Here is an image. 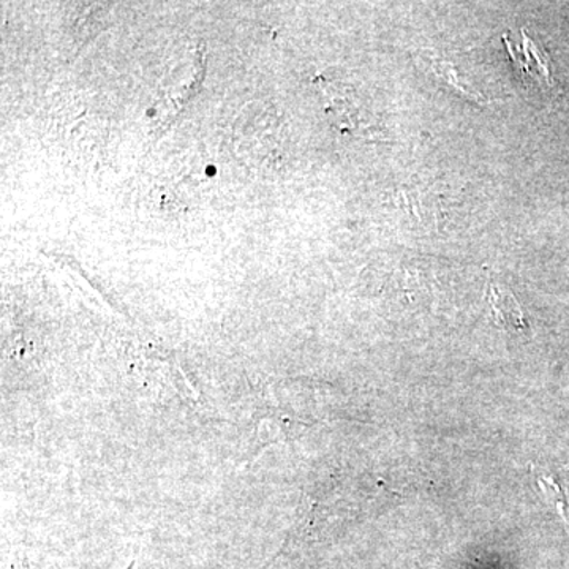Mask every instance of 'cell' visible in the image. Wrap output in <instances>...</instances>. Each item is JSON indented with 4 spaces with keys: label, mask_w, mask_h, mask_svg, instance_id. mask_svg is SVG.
<instances>
[{
    "label": "cell",
    "mask_w": 569,
    "mask_h": 569,
    "mask_svg": "<svg viewBox=\"0 0 569 569\" xmlns=\"http://www.w3.org/2000/svg\"><path fill=\"white\" fill-rule=\"evenodd\" d=\"M537 479L542 493L569 527V490L552 477H538Z\"/></svg>",
    "instance_id": "3957f363"
},
{
    "label": "cell",
    "mask_w": 569,
    "mask_h": 569,
    "mask_svg": "<svg viewBox=\"0 0 569 569\" xmlns=\"http://www.w3.org/2000/svg\"><path fill=\"white\" fill-rule=\"evenodd\" d=\"M522 36L523 44L520 50L512 48L511 44L508 43V50L511 52L512 59L519 63L523 73L529 74L531 78H537V80L550 82L549 56L542 51L541 47L535 44L533 41L526 36V32H523Z\"/></svg>",
    "instance_id": "6da1fadb"
},
{
    "label": "cell",
    "mask_w": 569,
    "mask_h": 569,
    "mask_svg": "<svg viewBox=\"0 0 569 569\" xmlns=\"http://www.w3.org/2000/svg\"><path fill=\"white\" fill-rule=\"evenodd\" d=\"M489 305L490 309H492V317L503 328L515 329V331L526 328V318H523L522 310H520L515 296L509 293V291L500 290V288L493 284L490 288Z\"/></svg>",
    "instance_id": "7a4b0ae2"
}]
</instances>
